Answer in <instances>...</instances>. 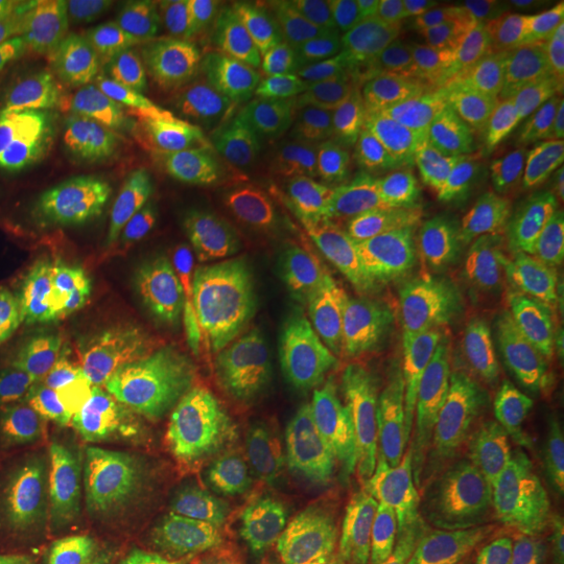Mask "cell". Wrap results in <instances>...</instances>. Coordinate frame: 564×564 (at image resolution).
<instances>
[{
  "instance_id": "8",
  "label": "cell",
  "mask_w": 564,
  "mask_h": 564,
  "mask_svg": "<svg viewBox=\"0 0 564 564\" xmlns=\"http://www.w3.org/2000/svg\"><path fill=\"white\" fill-rule=\"evenodd\" d=\"M347 214L379 241L424 253L466 232L470 207L452 197L412 162L377 165L356 178Z\"/></svg>"
},
{
  "instance_id": "27",
  "label": "cell",
  "mask_w": 564,
  "mask_h": 564,
  "mask_svg": "<svg viewBox=\"0 0 564 564\" xmlns=\"http://www.w3.org/2000/svg\"><path fill=\"white\" fill-rule=\"evenodd\" d=\"M314 444L312 414L295 405L281 423L274 424L242 460L237 481L247 496L279 484L297 468ZM235 481V484H237Z\"/></svg>"
},
{
  "instance_id": "9",
  "label": "cell",
  "mask_w": 564,
  "mask_h": 564,
  "mask_svg": "<svg viewBox=\"0 0 564 564\" xmlns=\"http://www.w3.org/2000/svg\"><path fill=\"white\" fill-rule=\"evenodd\" d=\"M105 137L128 167L167 174L193 155L202 118L181 86L155 67H137L99 113Z\"/></svg>"
},
{
  "instance_id": "6",
  "label": "cell",
  "mask_w": 564,
  "mask_h": 564,
  "mask_svg": "<svg viewBox=\"0 0 564 564\" xmlns=\"http://www.w3.org/2000/svg\"><path fill=\"white\" fill-rule=\"evenodd\" d=\"M400 141L410 162L470 209L498 202L523 162L508 137L437 102H421L403 116Z\"/></svg>"
},
{
  "instance_id": "28",
  "label": "cell",
  "mask_w": 564,
  "mask_h": 564,
  "mask_svg": "<svg viewBox=\"0 0 564 564\" xmlns=\"http://www.w3.org/2000/svg\"><path fill=\"white\" fill-rule=\"evenodd\" d=\"M220 0H142L134 2L137 41L147 48H167L202 36L223 15Z\"/></svg>"
},
{
  "instance_id": "13",
  "label": "cell",
  "mask_w": 564,
  "mask_h": 564,
  "mask_svg": "<svg viewBox=\"0 0 564 564\" xmlns=\"http://www.w3.org/2000/svg\"><path fill=\"white\" fill-rule=\"evenodd\" d=\"M424 82L437 105L517 137L523 109L464 13L442 18L426 51Z\"/></svg>"
},
{
  "instance_id": "21",
  "label": "cell",
  "mask_w": 564,
  "mask_h": 564,
  "mask_svg": "<svg viewBox=\"0 0 564 564\" xmlns=\"http://www.w3.org/2000/svg\"><path fill=\"white\" fill-rule=\"evenodd\" d=\"M167 76L181 86L202 120L220 121L245 102L262 99L265 93L284 88L230 44L199 48L167 67Z\"/></svg>"
},
{
  "instance_id": "3",
  "label": "cell",
  "mask_w": 564,
  "mask_h": 564,
  "mask_svg": "<svg viewBox=\"0 0 564 564\" xmlns=\"http://www.w3.org/2000/svg\"><path fill=\"white\" fill-rule=\"evenodd\" d=\"M282 120L303 158L341 181L383 163L400 139L403 111L381 82L337 76L293 84L282 99Z\"/></svg>"
},
{
  "instance_id": "30",
  "label": "cell",
  "mask_w": 564,
  "mask_h": 564,
  "mask_svg": "<svg viewBox=\"0 0 564 564\" xmlns=\"http://www.w3.org/2000/svg\"><path fill=\"white\" fill-rule=\"evenodd\" d=\"M270 564H360L335 514L321 512L284 529Z\"/></svg>"
},
{
  "instance_id": "32",
  "label": "cell",
  "mask_w": 564,
  "mask_h": 564,
  "mask_svg": "<svg viewBox=\"0 0 564 564\" xmlns=\"http://www.w3.org/2000/svg\"><path fill=\"white\" fill-rule=\"evenodd\" d=\"M345 533L360 564H384L387 512L379 494L360 489L349 498L345 508Z\"/></svg>"
},
{
  "instance_id": "26",
  "label": "cell",
  "mask_w": 564,
  "mask_h": 564,
  "mask_svg": "<svg viewBox=\"0 0 564 564\" xmlns=\"http://www.w3.org/2000/svg\"><path fill=\"white\" fill-rule=\"evenodd\" d=\"M193 170L205 186H209L237 209L258 214L260 220L293 223L312 214V209L303 205L295 195H291L284 186L249 174L216 153H195Z\"/></svg>"
},
{
  "instance_id": "10",
  "label": "cell",
  "mask_w": 564,
  "mask_h": 564,
  "mask_svg": "<svg viewBox=\"0 0 564 564\" xmlns=\"http://www.w3.org/2000/svg\"><path fill=\"white\" fill-rule=\"evenodd\" d=\"M307 321L341 354L387 370H424L444 354L445 337L424 295L345 305H303Z\"/></svg>"
},
{
  "instance_id": "4",
  "label": "cell",
  "mask_w": 564,
  "mask_h": 564,
  "mask_svg": "<svg viewBox=\"0 0 564 564\" xmlns=\"http://www.w3.org/2000/svg\"><path fill=\"white\" fill-rule=\"evenodd\" d=\"M368 458L402 524L447 519L479 502L481 484L468 458L421 424L384 421L368 437Z\"/></svg>"
},
{
  "instance_id": "12",
  "label": "cell",
  "mask_w": 564,
  "mask_h": 564,
  "mask_svg": "<svg viewBox=\"0 0 564 564\" xmlns=\"http://www.w3.org/2000/svg\"><path fill=\"white\" fill-rule=\"evenodd\" d=\"M118 214L123 223L193 242L220 260L247 258L256 245L241 209L186 170H172L142 188L126 191Z\"/></svg>"
},
{
  "instance_id": "34",
  "label": "cell",
  "mask_w": 564,
  "mask_h": 564,
  "mask_svg": "<svg viewBox=\"0 0 564 564\" xmlns=\"http://www.w3.org/2000/svg\"><path fill=\"white\" fill-rule=\"evenodd\" d=\"M521 132L533 153L564 151V84L524 109Z\"/></svg>"
},
{
  "instance_id": "35",
  "label": "cell",
  "mask_w": 564,
  "mask_h": 564,
  "mask_svg": "<svg viewBox=\"0 0 564 564\" xmlns=\"http://www.w3.org/2000/svg\"><path fill=\"white\" fill-rule=\"evenodd\" d=\"M508 188L523 197L564 199V151L533 153L519 163Z\"/></svg>"
},
{
  "instance_id": "36",
  "label": "cell",
  "mask_w": 564,
  "mask_h": 564,
  "mask_svg": "<svg viewBox=\"0 0 564 564\" xmlns=\"http://www.w3.org/2000/svg\"><path fill=\"white\" fill-rule=\"evenodd\" d=\"M105 564H181L162 535L107 529Z\"/></svg>"
},
{
  "instance_id": "37",
  "label": "cell",
  "mask_w": 564,
  "mask_h": 564,
  "mask_svg": "<svg viewBox=\"0 0 564 564\" xmlns=\"http://www.w3.org/2000/svg\"><path fill=\"white\" fill-rule=\"evenodd\" d=\"M107 529L97 523L74 524L46 564H105Z\"/></svg>"
},
{
  "instance_id": "40",
  "label": "cell",
  "mask_w": 564,
  "mask_h": 564,
  "mask_svg": "<svg viewBox=\"0 0 564 564\" xmlns=\"http://www.w3.org/2000/svg\"><path fill=\"white\" fill-rule=\"evenodd\" d=\"M34 7H36V2H7V0H0V28L7 25V23L21 20Z\"/></svg>"
},
{
  "instance_id": "39",
  "label": "cell",
  "mask_w": 564,
  "mask_h": 564,
  "mask_svg": "<svg viewBox=\"0 0 564 564\" xmlns=\"http://www.w3.org/2000/svg\"><path fill=\"white\" fill-rule=\"evenodd\" d=\"M545 341L550 347L564 351V289L552 303L544 323Z\"/></svg>"
},
{
  "instance_id": "22",
  "label": "cell",
  "mask_w": 564,
  "mask_h": 564,
  "mask_svg": "<svg viewBox=\"0 0 564 564\" xmlns=\"http://www.w3.org/2000/svg\"><path fill=\"white\" fill-rule=\"evenodd\" d=\"M214 126V141L223 160L279 186L293 181V141L281 113L270 102H245Z\"/></svg>"
},
{
  "instance_id": "19",
  "label": "cell",
  "mask_w": 564,
  "mask_h": 564,
  "mask_svg": "<svg viewBox=\"0 0 564 564\" xmlns=\"http://www.w3.org/2000/svg\"><path fill=\"white\" fill-rule=\"evenodd\" d=\"M230 44L282 86L305 82L323 48L316 4L297 0L256 4L245 13Z\"/></svg>"
},
{
  "instance_id": "20",
  "label": "cell",
  "mask_w": 564,
  "mask_h": 564,
  "mask_svg": "<svg viewBox=\"0 0 564 564\" xmlns=\"http://www.w3.org/2000/svg\"><path fill=\"white\" fill-rule=\"evenodd\" d=\"M477 226L519 274L564 268V199L512 195Z\"/></svg>"
},
{
  "instance_id": "25",
  "label": "cell",
  "mask_w": 564,
  "mask_h": 564,
  "mask_svg": "<svg viewBox=\"0 0 564 564\" xmlns=\"http://www.w3.org/2000/svg\"><path fill=\"white\" fill-rule=\"evenodd\" d=\"M316 21L330 59L347 78H379V0L321 2L316 4Z\"/></svg>"
},
{
  "instance_id": "15",
  "label": "cell",
  "mask_w": 564,
  "mask_h": 564,
  "mask_svg": "<svg viewBox=\"0 0 564 564\" xmlns=\"http://www.w3.org/2000/svg\"><path fill=\"white\" fill-rule=\"evenodd\" d=\"M126 188L107 149L82 142L36 163L13 191V223H88L116 214Z\"/></svg>"
},
{
  "instance_id": "29",
  "label": "cell",
  "mask_w": 564,
  "mask_h": 564,
  "mask_svg": "<svg viewBox=\"0 0 564 564\" xmlns=\"http://www.w3.org/2000/svg\"><path fill=\"white\" fill-rule=\"evenodd\" d=\"M442 4L429 0H379L381 57L379 78L414 59L429 44L440 21Z\"/></svg>"
},
{
  "instance_id": "17",
  "label": "cell",
  "mask_w": 564,
  "mask_h": 564,
  "mask_svg": "<svg viewBox=\"0 0 564 564\" xmlns=\"http://www.w3.org/2000/svg\"><path fill=\"white\" fill-rule=\"evenodd\" d=\"M109 268L101 228L44 268L0 310V335L39 341L78 321L101 295Z\"/></svg>"
},
{
  "instance_id": "5",
  "label": "cell",
  "mask_w": 564,
  "mask_h": 564,
  "mask_svg": "<svg viewBox=\"0 0 564 564\" xmlns=\"http://www.w3.org/2000/svg\"><path fill=\"white\" fill-rule=\"evenodd\" d=\"M134 2H74L48 32L41 74L53 95L101 113L137 69Z\"/></svg>"
},
{
  "instance_id": "23",
  "label": "cell",
  "mask_w": 564,
  "mask_h": 564,
  "mask_svg": "<svg viewBox=\"0 0 564 564\" xmlns=\"http://www.w3.org/2000/svg\"><path fill=\"white\" fill-rule=\"evenodd\" d=\"M384 564H508L505 540L487 517L398 533L384 554Z\"/></svg>"
},
{
  "instance_id": "7",
  "label": "cell",
  "mask_w": 564,
  "mask_h": 564,
  "mask_svg": "<svg viewBox=\"0 0 564 564\" xmlns=\"http://www.w3.org/2000/svg\"><path fill=\"white\" fill-rule=\"evenodd\" d=\"M128 286L144 312L162 323H207L239 295L230 263L178 237L144 230L130 245Z\"/></svg>"
},
{
  "instance_id": "11",
  "label": "cell",
  "mask_w": 564,
  "mask_h": 564,
  "mask_svg": "<svg viewBox=\"0 0 564 564\" xmlns=\"http://www.w3.org/2000/svg\"><path fill=\"white\" fill-rule=\"evenodd\" d=\"M419 282L452 323L475 335L502 330L521 300L519 272L479 226L435 251Z\"/></svg>"
},
{
  "instance_id": "18",
  "label": "cell",
  "mask_w": 564,
  "mask_h": 564,
  "mask_svg": "<svg viewBox=\"0 0 564 564\" xmlns=\"http://www.w3.org/2000/svg\"><path fill=\"white\" fill-rule=\"evenodd\" d=\"M464 18L484 42L521 109L564 84L563 63L542 23L505 4H470Z\"/></svg>"
},
{
  "instance_id": "41",
  "label": "cell",
  "mask_w": 564,
  "mask_h": 564,
  "mask_svg": "<svg viewBox=\"0 0 564 564\" xmlns=\"http://www.w3.org/2000/svg\"><path fill=\"white\" fill-rule=\"evenodd\" d=\"M558 529H561V545H563V554H564V510H563V514H561V527H558Z\"/></svg>"
},
{
  "instance_id": "33",
  "label": "cell",
  "mask_w": 564,
  "mask_h": 564,
  "mask_svg": "<svg viewBox=\"0 0 564 564\" xmlns=\"http://www.w3.org/2000/svg\"><path fill=\"white\" fill-rule=\"evenodd\" d=\"M53 88L41 72L0 88V142L20 123L36 118L53 101Z\"/></svg>"
},
{
  "instance_id": "14",
  "label": "cell",
  "mask_w": 564,
  "mask_h": 564,
  "mask_svg": "<svg viewBox=\"0 0 564 564\" xmlns=\"http://www.w3.org/2000/svg\"><path fill=\"white\" fill-rule=\"evenodd\" d=\"M303 384L302 349L291 337L270 339L253 354L224 416L214 470L216 491L235 485L251 447L293 410Z\"/></svg>"
},
{
  "instance_id": "2",
  "label": "cell",
  "mask_w": 564,
  "mask_h": 564,
  "mask_svg": "<svg viewBox=\"0 0 564 564\" xmlns=\"http://www.w3.org/2000/svg\"><path fill=\"white\" fill-rule=\"evenodd\" d=\"M258 228L272 235L265 249L270 274L303 305L424 295L400 253L354 237L316 212L293 223L258 220Z\"/></svg>"
},
{
  "instance_id": "16",
  "label": "cell",
  "mask_w": 564,
  "mask_h": 564,
  "mask_svg": "<svg viewBox=\"0 0 564 564\" xmlns=\"http://www.w3.org/2000/svg\"><path fill=\"white\" fill-rule=\"evenodd\" d=\"M449 408L479 444L506 456L535 460L554 447L544 400L508 370H485L454 384Z\"/></svg>"
},
{
  "instance_id": "31",
  "label": "cell",
  "mask_w": 564,
  "mask_h": 564,
  "mask_svg": "<svg viewBox=\"0 0 564 564\" xmlns=\"http://www.w3.org/2000/svg\"><path fill=\"white\" fill-rule=\"evenodd\" d=\"M72 4L74 2H36L28 15L0 28V88L41 72L44 41Z\"/></svg>"
},
{
  "instance_id": "24",
  "label": "cell",
  "mask_w": 564,
  "mask_h": 564,
  "mask_svg": "<svg viewBox=\"0 0 564 564\" xmlns=\"http://www.w3.org/2000/svg\"><path fill=\"white\" fill-rule=\"evenodd\" d=\"M95 228L97 224L69 220L0 224V310L44 268L86 241Z\"/></svg>"
},
{
  "instance_id": "1",
  "label": "cell",
  "mask_w": 564,
  "mask_h": 564,
  "mask_svg": "<svg viewBox=\"0 0 564 564\" xmlns=\"http://www.w3.org/2000/svg\"><path fill=\"white\" fill-rule=\"evenodd\" d=\"M220 391L216 364L191 354H153L84 387L69 429L90 452L162 449L197 433Z\"/></svg>"
},
{
  "instance_id": "38",
  "label": "cell",
  "mask_w": 564,
  "mask_h": 564,
  "mask_svg": "<svg viewBox=\"0 0 564 564\" xmlns=\"http://www.w3.org/2000/svg\"><path fill=\"white\" fill-rule=\"evenodd\" d=\"M540 7H542L540 13L544 15L545 32H547L552 44L556 46L564 72V2H547Z\"/></svg>"
}]
</instances>
